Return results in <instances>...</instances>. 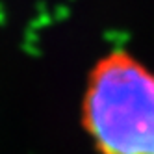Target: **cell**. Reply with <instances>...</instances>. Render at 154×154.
Instances as JSON below:
<instances>
[{
  "mask_svg": "<svg viewBox=\"0 0 154 154\" xmlns=\"http://www.w3.org/2000/svg\"><path fill=\"white\" fill-rule=\"evenodd\" d=\"M85 125L102 154H154V74L121 54L102 61L85 97Z\"/></svg>",
  "mask_w": 154,
  "mask_h": 154,
  "instance_id": "1",
  "label": "cell"
}]
</instances>
